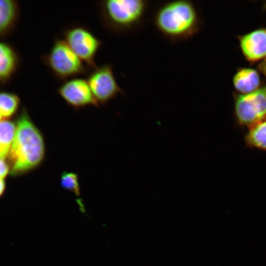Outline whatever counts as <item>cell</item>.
<instances>
[{"instance_id":"6da1fadb","label":"cell","mask_w":266,"mask_h":266,"mask_svg":"<svg viewBox=\"0 0 266 266\" xmlns=\"http://www.w3.org/2000/svg\"><path fill=\"white\" fill-rule=\"evenodd\" d=\"M44 155L42 135L23 109L17 121L15 136L8 155L13 175L25 173L37 166Z\"/></svg>"},{"instance_id":"e0dca14e","label":"cell","mask_w":266,"mask_h":266,"mask_svg":"<svg viewBox=\"0 0 266 266\" xmlns=\"http://www.w3.org/2000/svg\"><path fill=\"white\" fill-rule=\"evenodd\" d=\"M9 171V166L5 159H0V179H4Z\"/></svg>"},{"instance_id":"3957f363","label":"cell","mask_w":266,"mask_h":266,"mask_svg":"<svg viewBox=\"0 0 266 266\" xmlns=\"http://www.w3.org/2000/svg\"><path fill=\"white\" fill-rule=\"evenodd\" d=\"M102 23L117 33L130 31L142 22L148 6L144 0H108L100 2Z\"/></svg>"},{"instance_id":"30bf717a","label":"cell","mask_w":266,"mask_h":266,"mask_svg":"<svg viewBox=\"0 0 266 266\" xmlns=\"http://www.w3.org/2000/svg\"><path fill=\"white\" fill-rule=\"evenodd\" d=\"M20 60L15 49L6 42L0 43V82L6 84L16 73Z\"/></svg>"},{"instance_id":"d6986e66","label":"cell","mask_w":266,"mask_h":266,"mask_svg":"<svg viewBox=\"0 0 266 266\" xmlns=\"http://www.w3.org/2000/svg\"><path fill=\"white\" fill-rule=\"evenodd\" d=\"M5 188V184L4 179H0V196H2L3 194Z\"/></svg>"},{"instance_id":"7a4b0ae2","label":"cell","mask_w":266,"mask_h":266,"mask_svg":"<svg viewBox=\"0 0 266 266\" xmlns=\"http://www.w3.org/2000/svg\"><path fill=\"white\" fill-rule=\"evenodd\" d=\"M153 20L158 31L173 41L189 39L197 33L200 28L195 7L186 0L162 4L155 12Z\"/></svg>"},{"instance_id":"7c38bea8","label":"cell","mask_w":266,"mask_h":266,"mask_svg":"<svg viewBox=\"0 0 266 266\" xmlns=\"http://www.w3.org/2000/svg\"><path fill=\"white\" fill-rule=\"evenodd\" d=\"M233 82L234 87L240 94H246L259 88L261 79L256 69L243 67L238 70L234 75Z\"/></svg>"},{"instance_id":"9c48e42d","label":"cell","mask_w":266,"mask_h":266,"mask_svg":"<svg viewBox=\"0 0 266 266\" xmlns=\"http://www.w3.org/2000/svg\"><path fill=\"white\" fill-rule=\"evenodd\" d=\"M240 48L249 62L266 60V28H260L239 37Z\"/></svg>"},{"instance_id":"9a60e30c","label":"cell","mask_w":266,"mask_h":266,"mask_svg":"<svg viewBox=\"0 0 266 266\" xmlns=\"http://www.w3.org/2000/svg\"><path fill=\"white\" fill-rule=\"evenodd\" d=\"M20 100L16 94L5 91L0 93V120L7 119L18 110Z\"/></svg>"},{"instance_id":"ac0fdd59","label":"cell","mask_w":266,"mask_h":266,"mask_svg":"<svg viewBox=\"0 0 266 266\" xmlns=\"http://www.w3.org/2000/svg\"><path fill=\"white\" fill-rule=\"evenodd\" d=\"M258 67L260 71L266 76V60L261 62Z\"/></svg>"},{"instance_id":"5b68a950","label":"cell","mask_w":266,"mask_h":266,"mask_svg":"<svg viewBox=\"0 0 266 266\" xmlns=\"http://www.w3.org/2000/svg\"><path fill=\"white\" fill-rule=\"evenodd\" d=\"M234 112L237 124L249 128L266 118V86L246 94L237 95Z\"/></svg>"},{"instance_id":"52a82bcc","label":"cell","mask_w":266,"mask_h":266,"mask_svg":"<svg viewBox=\"0 0 266 266\" xmlns=\"http://www.w3.org/2000/svg\"><path fill=\"white\" fill-rule=\"evenodd\" d=\"M87 80L98 103H105L123 93L116 81L112 67L109 64L97 66L92 69Z\"/></svg>"},{"instance_id":"8992f818","label":"cell","mask_w":266,"mask_h":266,"mask_svg":"<svg viewBox=\"0 0 266 266\" xmlns=\"http://www.w3.org/2000/svg\"><path fill=\"white\" fill-rule=\"evenodd\" d=\"M64 35L68 46L88 67L96 68L95 57L101 42L87 28L80 26L66 29Z\"/></svg>"},{"instance_id":"5bb4252c","label":"cell","mask_w":266,"mask_h":266,"mask_svg":"<svg viewBox=\"0 0 266 266\" xmlns=\"http://www.w3.org/2000/svg\"><path fill=\"white\" fill-rule=\"evenodd\" d=\"M16 131V125L7 119L1 120L0 124V159L8 156Z\"/></svg>"},{"instance_id":"4fadbf2b","label":"cell","mask_w":266,"mask_h":266,"mask_svg":"<svg viewBox=\"0 0 266 266\" xmlns=\"http://www.w3.org/2000/svg\"><path fill=\"white\" fill-rule=\"evenodd\" d=\"M244 140L247 146L266 151V118L250 127Z\"/></svg>"},{"instance_id":"277c9868","label":"cell","mask_w":266,"mask_h":266,"mask_svg":"<svg viewBox=\"0 0 266 266\" xmlns=\"http://www.w3.org/2000/svg\"><path fill=\"white\" fill-rule=\"evenodd\" d=\"M55 75L61 80L86 73L83 61L68 46L64 39L55 40L49 53L41 58Z\"/></svg>"},{"instance_id":"8fae6325","label":"cell","mask_w":266,"mask_h":266,"mask_svg":"<svg viewBox=\"0 0 266 266\" xmlns=\"http://www.w3.org/2000/svg\"><path fill=\"white\" fill-rule=\"evenodd\" d=\"M19 15V6L14 0H0V36L4 38L16 27Z\"/></svg>"},{"instance_id":"2e32d148","label":"cell","mask_w":266,"mask_h":266,"mask_svg":"<svg viewBox=\"0 0 266 266\" xmlns=\"http://www.w3.org/2000/svg\"><path fill=\"white\" fill-rule=\"evenodd\" d=\"M61 185L65 189L73 192L78 197L80 189L77 175L72 172H64L61 175Z\"/></svg>"},{"instance_id":"ba28073f","label":"cell","mask_w":266,"mask_h":266,"mask_svg":"<svg viewBox=\"0 0 266 266\" xmlns=\"http://www.w3.org/2000/svg\"><path fill=\"white\" fill-rule=\"evenodd\" d=\"M57 91L62 98L73 107L98 105L87 80L73 78L66 80Z\"/></svg>"}]
</instances>
